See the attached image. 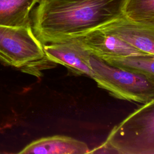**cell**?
Instances as JSON below:
<instances>
[{
  "instance_id": "cell-1",
  "label": "cell",
  "mask_w": 154,
  "mask_h": 154,
  "mask_svg": "<svg viewBox=\"0 0 154 154\" xmlns=\"http://www.w3.org/2000/svg\"><path fill=\"white\" fill-rule=\"evenodd\" d=\"M127 0H40L32 28L43 44L82 36L123 16Z\"/></svg>"
},
{
  "instance_id": "cell-7",
  "label": "cell",
  "mask_w": 154,
  "mask_h": 154,
  "mask_svg": "<svg viewBox=\"0 0 154 154\" xmlns=\"http://www.w3.org/2000/svg\"><path fill=\"white\" fill-rule=\"evenodd\" d=\"M80 38L88 51L91 54L99 58L150 55L140 51L123 40L99 28L93 29L80 36Z\"/></svg>"
},
{
  "instance_id": "cell-4",
  "label": "cell",
  "mask_w": 154,
  "mask_h": 154,
  "mask_svg": "<svg viewBox=\"0 0 154 154\" xmlns=\"http://www.w3.org/2000/svg\"><path fill=\"white\" fill-rule=\"evenodd\" d=\"M93 79L114 97L145 104L154 99V82L143 75L109 64L90 54Z\"/></svg>"
},
{
  "instance_id": "cell-5",
  "label": "cell",
  "mask_w": 154,
  "mask_h": 154,
  "mask_svg": "<svg viewBox=\"0 0 154 154\" xmlns=\"http://www.w3.org/2000/svg\"><path fill=\"white\" fill-rule=\"evenodd\" d=\"M48 58L55 64L65 66L73 75H85L93 79L90 57L80 37H73L57 42L44 45Z\"/></svg>"
},
{
  "instance_id": "cell-8",
  "label": "cell",
  "mask_w": 154,
  "mask_h": 154,
  "mask_svg": "<svg viewBox=\"0 0 154 154\" xmlns=\"http://www.w3.org/2000/svg\"><path fill=\"white\" fill-rule=\"evenodd\" d=\"M90 151L81 140L65 135H54L40 138L28 144L19 153L85 154Z\"/></svg>"
},
{
  "instance_id": "cell-11",
  "label": "cell",
  "mask_w": 154,
  "mask_h": 154,
  "mask_svg": "<svg viewBox=\"0 0 154 154\" xmlns=\"http://www.w3.org/2000/svg\"><path fill=\"white\" fill-rule=\"evenodd\" d=\"M123 15L131 20L154 26V0H127Z\"/></svg>"
},
{
  "instance_id": "cell-6",
  "label": "cell",
  "mask_w": 154,
  "mask_h": 154,
  "mask_svg": "<svg viewBox=\"0 0 154 154\" xmlns=\"http://www.w3.org/2000/svg\"><path fill=\"white\" fill-rule=\"evenodd\" d=\"M150 55H154V26L131 20L124 15L99 28Z\"/></svg>"
},
{
  "instance_id": "cell-9",
  "label": "cell",
  "mask_w": 154,
  "mask_h": 154,
  "mask_svg": "<svg viewBox=\"0 0 154 154\" xmlns=\"http://www.w3.org/2000/svg\"><path fill=\"white\" fill-rule=\"evenodd\" d=\"M40 0H0V25L32 26L30 13Z\"/></svg>"
},
{
  "instance_id": "cell-10",
  "label": "cell",
  "mask_w": 154,
  "mask_h": 154,
  "mask_svg": "<svg viewBox=\"0 0 154 154\" xmlns=\"http://www.w3.org/2000/svg\"><path fill=\"white\" fill-rule=\"evenodd\" d=\"M100 58L110 65L143 75L154 82V55Z\"/></svg>"
},
{
  "instance_id": "cell-2",
  "label": "cell",
  "mask_w": 154,
  "mask_h": 154,
  "mask_svg": "<svg viewBox=\"0 0 154 154\" xmlns=\"http://www.w3.org/2000/svg\"><path fill=\"white\" fill-rule=\"evenodd\" d=\"M90 153L154 154V99L135 109Z\"/></svg>"
},
{
  "instance_id": "cell-3",
  "label": "cell",
  "mask_w": 154,
  "mask_h": 154,
  "mask_svg": "<svg viewBox=\"0 0 154 154\" xmlns=\"http://www.w3.org/2000/svg\"><path fill=\"white\" fill-rule=\"evenodd\" d=\"M0 60L4 64L36 77L55 67L44 51V45L29 26L0 25Z\"/></svg>"
}]
</instances>
